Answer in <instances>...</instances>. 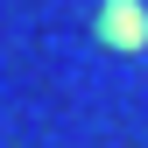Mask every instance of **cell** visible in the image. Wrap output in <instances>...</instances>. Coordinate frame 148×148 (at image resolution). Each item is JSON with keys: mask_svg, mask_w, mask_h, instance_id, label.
<instances>
[{"mask_svg": "<svg viewBox=\"0 0 148 148\" xmlns=\"http://www.w3.org/2000/svg\"><path fill=\"white\" fill-rule=\"evenodd\" d=\"M99 42H106V49H141V42H148L141 0H106V7H99Z\"/></svg>", "mask_w": 148, "mask_h": 148, "instance_id": "1", "label": "cell"}]
</instances>
